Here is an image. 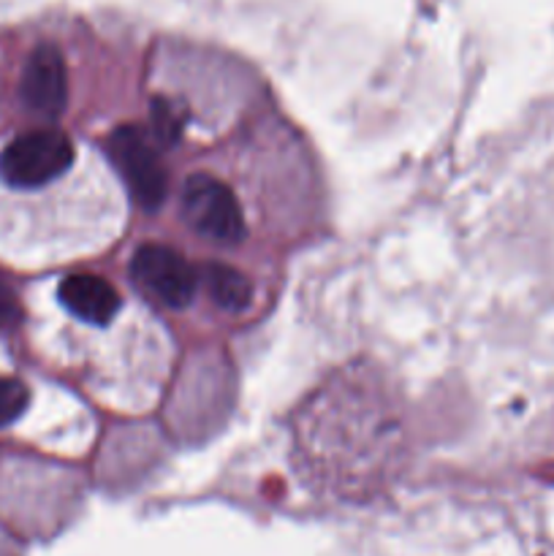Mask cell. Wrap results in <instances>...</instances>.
I'll return each instance as SVG.
<instances>
[{
  "mask_svg": "<svg viewBox=\"0 0 554 556\" xmlns=\"http://www.w3.org/2000/svg\"><path fill=\"white\" fill-rule=\"evenodd\" d=\"M179 212L190 231H196L206 242L231 248L244 239L242 206L231 188L212 174L199 172L185 179L182 193H179Z\"/></svg>",
  "mask_w": 554,
  "mask_h": 556,
  "instance_id": "1",
  "label": "cell"
},
{
  "mask_svg": "<svg viewBox=\"0 0 554 556\" xmlns=\"http://www.w3.org/2000/svg\"><path fill=\"white\" fill-rule=\"evenodd\" d=\"M74 163V144L52 128L22 134L0 152V177L16 190H36L54 182Z\"/></svg>",
  "mask_w": 554,
  "mask_h": 556,
  "instance_id": "2",
  "label": "cell"
},
{
  "mask_svg": "<svg viewBox=\"0 0 554 556\" xmlns=\"http://www.w3.org/2000/svg\"><path fill=\"white\" fill-rule=\"evenodd\" d=\"M106 150L117 172L123 174L130 195L144 210H161L166 201V168L152 147L150 136L139 125H119L106 141Z\"/></svg>",
  "mask_w": 554,
  "mask_h": 556,
  "instance_id": "3",
  "label": "cell"
},
{
  "mask_svg": "<svg viewBox=\"0 0 554 556\" xmlns=\"http://www.w3.org/2000/svg\"><path fill=\"white\" fill-rule=\"evenodd\" d=\"M130 275L141 293L172 309L188 307L199 288V271L166 244H141L130 261Z\"/></svg>",
  "mask_w": 554,
  "mask_h": 556,
  "instance_id": "4",
  "label": "cell"
},
{
  "mask_svg": "<svg viewBox=\"0 0 554 556\" xmlns=\"http://www.w3.org/2000/svg\"><path fill=\"white\" fill-rule=\"evenodd\" d=\"M20 98L27 112L54 119L68 101V74L63 54L52 43H38L27 58L20 79Z\"/></svg>",
  "mask_w": 554,
  "mask_h": 556,
  "instance_id": "5",
  "label": "cell"
},
{
  "mask_svg": "<svg viewBox=\"0 0 554 556\" xmlns=\"http://www.w3.org/2000/svg\"><path fill=\"white\" fill-rule=\"evenodd\" d=\"M58 296L63 307L92 326H103L119 313V293L109 280L96 275H71L60 282Z\"/></svg>",
  "mask_w": 554,
  "mask_h": 556,
  "instance_id": "6",
  "label": "cell"
},
{
  "mask_svg": "<svg viewBox=\"0 0 554 556\" xmlns=\"http://www.w3.org/2000/svg\"><path fill=\"white\" fill-rule=\"evenodd\" d=\"M199 282L210 293L212 302L226 313H244L253 302V286L234 266L204 264L199 269Z\"/></svg>",
  "mask_w": 554,
  "mask_h": 556,
  "instance_id": "7",
  "label": "cell"
},
{
  "mask_svg": "<svg viewBox=\"0 0 554 556\" xmlns=\"http://www.w3.org/2000/svg\"><path fill=\"white\" fill-rule=\"evenodd\" d=\"M27 402H30V394H27L25 383L0 375V427L16 421L27 410Z\"/></svg>",
  "mask_w": 554,
  "mask_h": 556,
  "instance_id": "8",
  "label": "cell"
},
{
  "mask_svg": "<svg viewBox=\"0 0 554 556\" xmlns=\"http://www.w3.org/2000/svg\"><path fill=\"white\" fill-rule=\"evenodd\" d=\"M182 112H179L174 103L168 101H155L152 106V125H155V134L163 144H174L182 134Z\"/></svg>",
  "mask_w": 554,
  "mask_h": 556,
  "instance_id": "9",
  "label": "cell"
},
{
  "mask_svg": "<svg viewBox=\"0 0 554 556\" xmlns=\"http://www.w3.org/2000/svg\"><path fill=\"white\" fill-rule=\"evenodd\" d=\"M22 320V304L11 282L0 275V329H11Z\"/></svg>",
  "mask_w": 554,
  "mask_h": 556,
  "instance_id": "10",
  "label": "cell"
}]
</instances>
